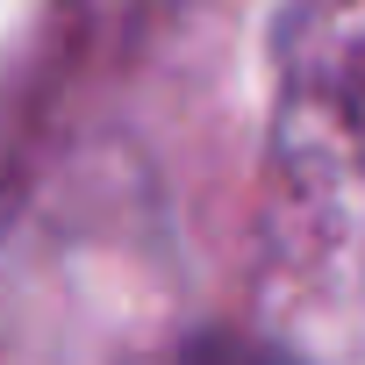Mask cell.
Segmentation results:
<instances>
[{
    "label": "cell",
    "instance_id": "6da1fadb",
    "mask_svg": "<svg viewBox=\"0 0 365 365\" xmlns=\"http://www.w3.org/2000/svg\"><path fill=\"white\" fill-rule=\"evenodd\" d=\"M201 365H272V358H265V351H237V344H208Z\"/></svg>",
    "mask_w": 365,
    "mask_h": 365
}]
</instances>
